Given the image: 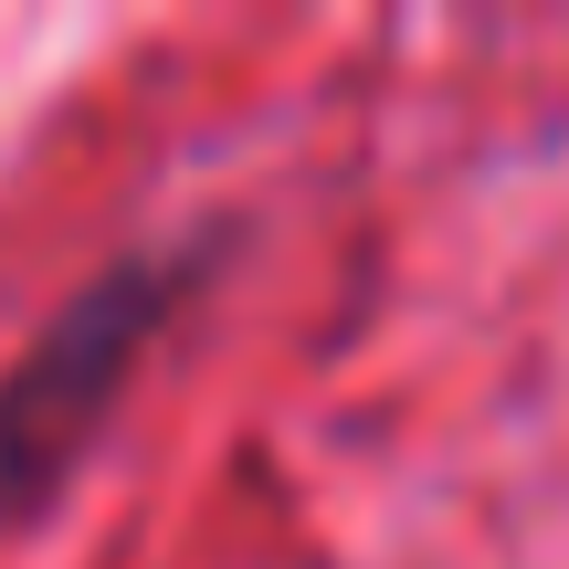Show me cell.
I'll return each instance as SVG.
<instances>
[{
    "label": "cell",
    "mask_w": 569,
    "mask_h": 569,
    "mask_svg": "<svg viewBox=\"0 0 569 569\" xmlns=\"http://www.w3.org/2000/svg\"><path fill=\"white\" fill-rule=\"evenodd\" d=\"M222 264V222H190V232H159V243H127L96 284L42 317V338L0 369V528L21 507L63 486L96 443V422L117 411V390L138 380L148 338L201 296V274Z\"/></svg>",
    "instance_id": "cell-1"
}]
</instances>
